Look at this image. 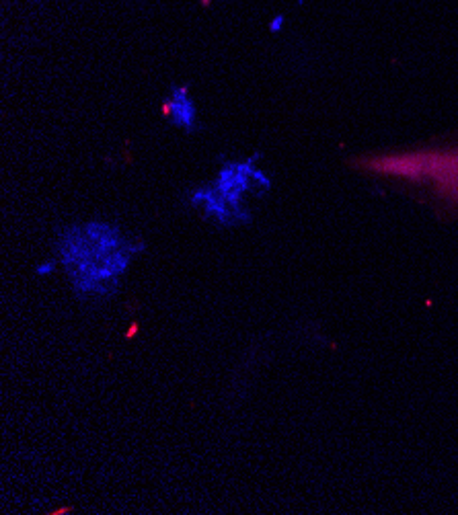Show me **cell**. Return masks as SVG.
Segmentation results:
<instances>
[{
	"label": "cell",
	"mask_w": 458,
	"mask_h": 515,
	"mask_svg": "<svg viewBox=\"0 0 458 515\" xmlns=\"http://www.w3.org/2000/svg\"><path fill=\"white\" fill-rule=\"evenodd\" d=\"M165 107H173L175 109V119L179 122V124H183V126H189L192 124V117H194V109H192V103H189V99L185 97V90L181 88V90H175L173 99H169L167 101V105Z\"/></svg>",
	"instance_id": "obj_1"
}]
</instances>
